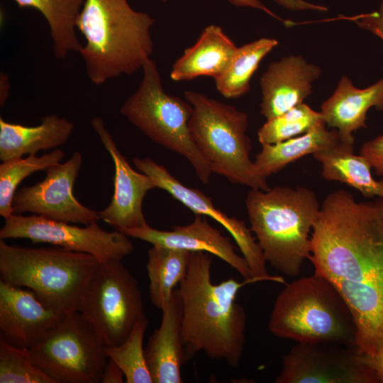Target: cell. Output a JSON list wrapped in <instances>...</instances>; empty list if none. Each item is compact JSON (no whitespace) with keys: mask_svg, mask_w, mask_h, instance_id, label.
<instances>
[{"mask_svg":"<svg viewBox=\"0 0 383 383\" xmlns=\"http://www.w3.org/2000/svg\"><path fill=\"white\" fill-rule=\"evenodd\" d=\"M372 204L383 217V199L377 198L375 201L372 202Z\"/></svg>","mask_w":383,"mask_h":383,"instance_id":"obj_39","label":"cell"},{"mask_svg":"<svg viewBox=\"0 0 383 383\" xmlns=\"http://www.w3.org/2000/svg\"><path fill=\"white\" fill-rule=\"evenodd\" d=\"M0 84V104L1 107H2L7 100L10 89L9 77L3 72H1Z\"/></svg>","mask_w":383,"mask_h":383,"instance_id":"obj_38","label":"cell"},{"mask_svg":"<svg viewBox=\"0 0 383 383\" xmlns=\"http://www.w3.org/2000/svg\"><path fill=\"white\" fill-rule=\"evenodd\" d=\"M372 107L383 110V78L358 89L343 76L333 94L322 104L320 112L326 124L338 131L341 141L353 145V133L366 127V115Z\"/></svg>","mask_w":383,"mask_h":383,"instance_id":"obj_20","label":"cell"},{"mask_svg":"<svg viewBox=\"0 0 383 383\" xmlns=\"http://www.w3.org/2000/svg\"><path fill=\"white\" fill-rule=\"evenodd\" d=\"M121 261L100 262L79 311L106 347L121 344L137 323L148 321L138 283Z\"/></svg>","mask_w":383,"mask_h":383,"instance_id":"obj_10","label":"cell"},{"mask_svg":"<svg viewBox=\"0 0 383 383\" xmlns=\"http://www.w3.org/2000/svg\"><path fill=\"white\" fill-rule=\"evenodd\" d=\"M211 255L191 252L187 273L179 284L182 343L187 360L202 352L237 368L244 352L247 316L236 297L241 287L254 282L231 277L213 283Z\"/></svg>","mask_w":383,"mask_h":383,"instance_id":"obj_2","label":"cell"},{"mask_svg":"<svg viewBox=\"0 0 383 383\" xmlns=\"http://www.w3.org/2000/svg\"><path fill=\"white\" fill-rule=\"evenodd\" d=\"M21 7L38 10L50 29L55 56L60 60L68 52H79L82 45L76 34V21L85 0H14Z\"/></svg>","mask_w":383,"mask_h":383,"instance_id":"obj_26","label":"cell"},{"mask_svg":"<svg viewBox=\"0 0 383 383\" xmlns=\"http://www.w3.org/2000/svg\"><path fill=\"white\" fill-rule=\"evenodd\" d=\"M65 315L45 306L32 290L0 279L1 338L9 344L28 349Z\"/></svg>","mask_w":383,"mask_h":383,"instance_id":"obj_17","label":"cell"},{"mask_svg":"<svg viewBox=\"0 0 383 383\" xmlns=\"http://www.w3.org/2000/svg\"><path fill=\"white\" fill-rule=\"evenodd\" d=\"M236 49L220 26H208L195 44L184 50L173 64L170 77L177 82L201 76L216 79L226 70Z\"/></svg>","mask_w":383,"mask_h":383,"instance_id":"obj_21","label":"cell"},{"mask_svg":"<svg viewBox=\"0 0 383 383\" xmlns=\"http://www.w3.org/2000/svg\"><path fill=\"white\" fill-rule=\"evenodd\" d=\"M162 1H166L167 0H161ZM229 2L235 6H248L252 8H255L257 9L262 10L266 12L267 14L272 16L276 19L281 20V18L267 9L263 4H262L259 0H228Z\"/></svg>","mask_w":383,"mask_h":383,"instance_id":"obj_37","label":"cell"},{"mask_svg":"<svg viewBox=\"0 0 383 383\" xmlns=\"http://www.w3.org/2000/svg\"><path fill=\"white\" fill-rule=\"evenodd\" d=\"M148 324V321L137 323L123 343L105 348L108 357L122 370L127 383H153L143 348Z\"/></svg>","mask_w":383,"mask_h":383,"instance_id":"obj_30","label":"cell"},{"mask_svg":"<svg viewBox=\"0 0 383 383\" xmlns=\"http://www.w3.org/2000/svg\"><path fill=\"white\" fill-rule=\"evenodd\" d=\"M100 262L59 246L24 248L0 240L1 280L32 290L45 306L65 314L80 311Z\"/></svg>","mask_w":383,"mask_h":383,"instance_id":"obj_5","label":"cell"},{"mask_svg":"<svg viewBox=\"0 0 383 383\" xmlns=\"http://www.w3.org/2000/svg\"><path fill=\"white\" fill-rule=\"evenodd\" d=\"M124 374L118 365L111 358H108L104 367L101 383H123Z\"/></svg>","mask_w":383,"mask_h":383,"instance_id":"obj_35","label":"cell"},{"mask_svg":"<svg viewBox=\"0 0 383 383\" xmlns=\"http://www.w3.org/2000/svg\"><path fill=\"white\" fill-rule=\"evenodd\" d=\"M162 321L148 339L145 355L153 383H182L187 361L182 339V302L178 289L162 309Z\"/></svg>","mask_w":383,"mask_h":383,"instance_id":"obj_19","label":"cell"},{"mask_svg":"<svg viewBox=\"0 0 383 383\" xmlns=\"http://www.w3.org/2000/svg\"><path fill=\"white\" fill-rule=\"evenodd\" d=\"M321 74L318 66L301 56L292 55L273 62L260 80V113L269 120L302 104Z\"/></svg>","mask_w":383,"mask_h":383,"instance_id":"obj_18","label":"cell"},{"mask_svg":"<svg viewBox=\"0 0 383 383\" xmlns=\"http://www.w3.org/2000/svg\"><path fill=\"white\" fill-rule=\"evenodd\" d=\"M362 363L375 375L378 382L383 383V349L376 355L360 353Z\"/></svg>","mask_w":383,"mask_h":383,"instance_id":"obj_34","label":"cell"},{"mask_svg":"<svg viewBox=\"0 0 383 383\" xmlns=\"http://www.w3.org/2000/svg\"><path fill=\"white\" fill-rule=\"evenodd\" d=\"M142 70L139 87L121 106V113L151 140L186 157L199 180L207 184L212 172L194 142L189 126L192 106L165 91L157 66L151 58Z\"/></svg>","mask_w":383,"mask_h":383,"instance_id":"obj_8","label":"cell"},{"mask_svg":"<svg viewBox=\"0 0 383 383\" xmlns=\"http://www.w3.org/2000/svg\"><path fill=\"white\" fill-rule=\"evenodd\" d=\"M73 129L72 122L55 113L43 117L40 124L31 127L9 123L0 117V160L4 162L55 148L67 142Z\"/></svg>","mask_w":383,"mask_h":383,"instance_id":"obj_22","label":"cell"},{"mask_svg":"<svg viewBox=\"0 0 383 383\" xmlns=\"http://www.w3.org/2000/svg\"><path fill=\"white\" fill-rule=\"evenodd\" d=\"M274 1L287 9L294 11L316 10L323 11L328 10L326 7L311 4L304 0H274Z\"/></svg>","mask_w":383,"mask_h":383,"instance_id":"obj_36","label":"cell"},{"mask_svg":"<svg viewBox=\"0 0 383 383\" xmlns=\"http://www.w3.org/2000/svg\"><path fill=\"white\" fill-rule=\"evenodd\" d=\"M114 165L113 195L109 205L99 212L100 218L116 230L136 228L147 224L143 213V201L148 191L155 188L147 174L134 170L121 153L101 117L91 121Z\"/></svg>","mask_w":383,"mask_h":383,"instance_id":"obj_15","label":"cell"},{"mask_svg":"<svg viewBox=\"0 0 383 383\" xmlns=\"http://www.w3.org/2000/svg\"><path fill=\"white\" fill-rule=\"evenodd\" d=\"M0 238H25L67 250L90 254L100 262L122 260L133 250L128 236L116 229L103 230L94 222L84 227L71 225L43 216L13 213L5 219Z\"/></svg>","mask_w":383,"mask_h":383,"instance_id":"obj_11","label":"cell"},{"mask_svg":"<svg viewBox=\"0 0 383 383\" xmlns=\"http://www.w3.org/2000/svg\"><path fill=\"white\" fill-rule=\"evenodd\" d=\"M245 206L266 262L286 276H298L311 255V234L321 210L313 191L300 186L251 189Z\"/></svg>","mask_w":383,"mask_h":383,"instance_id":"obj_4","label":"cell"},{"mask_svg":"<svg viewBox=\"0 0 383 383\" xmlns=\"http://www.w3.org/2000/svg\"><path fill=\"white\" fill-rule=\"evenodd\" d=\"M0 383H55L32 360L28 348L0 340Z\"/></svg>","mask_w":383,"mask_h":383,"instance_id":"obj_31","label":"cell"},{"mask_svg":"<svg viewBox=\"0 0 383 383\" xmlns=\"http://www.w3.org/2000/svg\"><path fill=\"white\" fill-rule=\"evenodd\" d=\"M128 237L148 242L152 246L206 252L215 255L235 270L244 279H253L243 256L238 255L229 237L213 227L203 215L195 214L194 221L186 226H175L172 231H160L148 223L136 228L118 230Z\"/></svg>","mask_w":383,"mask_h":383,"instance_id":"obj_16","label":"cell"},{"mask_svg":"<svg viewBox=\"0 0 383 383\" xmlns=\"http://www.w3.org/2000/svg\"><path fill=\"white\" fill-rule=\"evenodd\" d=\"M191 252L152 246L148 252L146 268L151 302L162 310L185 277Z\"/></svg>","mask_w":383,"mask_h":383,"instance_id":"obj_25","label":"cell"},{"mask_svg":"<svg viewBox=\"0 0 383 383\" xmlns=\"http://www.w3.org/2000/svg\"><path fill=\"white\" fill-rule=\"evenodd\" d=\"M82 164V155L74 151L64 163L48 167L45 179L18 190L13 199V213L29 212L67 223L85 226L101 220L99 212L79 202L73 187Z\"/></svg>","mask_w":383,"mask_h":383,"instance_id":"obj_13","label":"cell"},{"mask_svg":"<svg viewBox=\"0 0 383 383\" xmlns=\"http://www.w3.org/2000/svg\"><path fill=\"white\" fill-rule=\"evenodd\" d=\"M359 154L368 160L377 175L383 176V134L365 143Z\"/></svg>","mask_w":383,"mask_h":383,"instance_id":"obj_32","label":"cell"},{"mask_svg":"<svg viewBox=\"0 0 383 383\" xmlns=\"http://www.w3.org/2000/svg\"><path fill=\"white\" fill-rule=\"evenodd\" d=\"M106 346L79 312L67 313L28 348L34 364L55 383H101Z\"/></svg>","mask_w":383,"mask_h":383,"instance_id":"obj_9","label":"cell"},{"mask_svg":"<svg viewBox=\"0 0 383 383\" xmlns=\"http://www.w3.org/2000/svg\"><path fill=\"white\" fill-rule=\"evenodd\" d=\"M278 44L262 38L237 48L223 73L214 79L217 90L228 99L238 98L250 91V81L262 60Z\"/></svg>","mask_w":383,"mask_h":383,"instance_id":"obj_27","label":"cell"},{"mask_svg":"<svg viewBox=\"0 0 383 383\" xmlns=\"http://www.w3.org/2000/svg\"><path fill=\"white\" fill-rule=\"evenodd\" d=\"M184 97L193 108L189 123L192 138L211 172L234 184L269 190L267 178L250 159L248 115L194 91H186Z\"/></svg>","mask_w":383,"mask_h":383,"instance_id":"obj_7","label":"cell"},{"mask_svg":"<svg viewBox=\"0 0 383 383\" xmlns=\"http://www.w3.org/2000/svg\"><path fill=\"white\" fill-rule=\"evenodd\" d=\"M64 152L55 149L40 157L29 155L2 162L0 165V215L4 219L13 214L12 201L18 184L32 173L45 170L62 160Z\"/></svg>","mask_w":383,"mask_h":383,"instance_id":"obj_28","label":"cell"},{"mask_svg":"<svg viewBox=\"0 0 383 383\" xmlns=\"http://www.w3.org/2000/svg\"><path fill=\"white\" fill-rule=\"evenodd\" d=\"M275 383H378L355 348L299 343L282 357Z\"/></svg>","mask_w":383,"mask_h":383,"instance_id":"obj_12","label":"cell"},{"mask_svg":"<svg viewBox=\"0 0 383 383\" xmlns=\"http://www.w3.org/2000/svg\"><path fill=\"white\" fill-rule=\"evenodd\" d=\"M345 18L355 22L360 28L372 32L383 40V2L377 11Z\"/></svg>","mask_w":383,"mask_h":383,"instance_id":"obj_33","label":"cell"},{"mask_svg":"<svg viewBox=\"0 0 383 383\" xmlns=\"http://www.w3.org/2000/svg\"><path fill=\"white\" fill-rule=\"evenodd\" d=\"M155 21L127 0H85L76 28L86 40L79 52L91 83L101 85L142 68L153 51Z\"/></svg>","mask_w":383,"mask_h":383,"instance_id":"obj_3","label":"cell"},{"mask_svg":"<svg viewBox=\"0 0 383 383\" xmlns=\"http://www.w3.org/2000/svg\"><path fill=\"white\" fill-rule=\"evenodd\" d=\"M133 162L138 170L153 180L157 188L165 190L196 214L209 216L220 223L235 240L256 282L269 280L284 283L282 277L269 274L263 252L250 228L247 227L243 221L230 217L216 209L211 197L196 189L183 184L163 165L150 158L135 157Z\"/></svg>","mask_w":383,"mask_h":383,"instance_id":"obj_14","label":"cell"},{"mask_svg":"<svg viewBox=\"0 0 383 383\" xmlns=\"http://www.w3.org/2000/svg\"><path fill=\"white\" fill-rule=\"evenodd\" d=\"M313 156L321 163V175L325 179L345 184L366 198L383 199V179L373 177L371 165L363 156L354 154L353 145L340 142Z\"/></svg>","mask_w":383,"mask_h":383,"instance_id":"obj_23","label":"cell"},{"mask_svg":"<svg viewBox=\"0 0 383 383\" xmlns=\"http://www.w3.org/2000/svg\"><path fill=\"white\" fill-rule=\"evenodd\" d=\"M340 142L338 131L327 130L323 123L304 134L279 143L262 145L254 162L260 173L267 178L305 155H313Z\"/></svg>","mask_w":383,"mask_h":383,"instance_id":"obj_24","label":"cell"},{"mask_svg":"<svg viewBox=\"0 0 383 383\" xmlns=\"http://www.w3.org/2000/svg\"><path fill=\"white\" fill-rule=\"evenodd\" d=\"M309 260L348 306L356 326V350L383 349V217L372 202L356 201L344 189L321 204L311 234Z\"/></svg>","mask_w":383,"mask_h":383,"instance_id":"obj_1","label":"cell"},{"mask_svg":"<svg viewBox=\"0 0 383 383\" xmlns=\"http://www.w3.org/2000/svg\"><path fill=\"white\" fill-rule=\"evenodd\" d=\"M325 123L321 112L301 104L287 112L267 120L257 132L261 145L274 144L304 134Z\"/></svg>","mask_w":383,"mask_h":383,"instance_id":"obj_29","label":"cell"},{"mask_svg":"<svg viewBox=\"0 0 383 383\" xmlns=\"http://www.w3.org/2000/svg\"><path fill=\"white\" fill-rule=\"evenodd\" d=\"M274 336L299 343H335L356 349V326L334 286L315 272L285 284L268 322Z\"/></svg>","mask_w":383,"mask_h":383,"instance_id":"obj_6","label":"cell"}]
</instances>
